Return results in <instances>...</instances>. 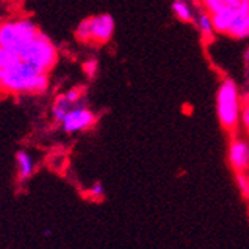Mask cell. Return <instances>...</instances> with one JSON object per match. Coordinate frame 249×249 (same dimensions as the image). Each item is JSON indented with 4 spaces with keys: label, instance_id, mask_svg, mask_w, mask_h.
I'll use <instances>...</instances> for the list:
<instances>
[{
    "label": "cell",
    "instance_id": "1",
    "mask_svg": "<svg viewBox=\"0 0 249 249\" xmlns=\"http://www.w3.org/2000/svg\"><path fill=\"white\" fill-rule=\"evenodd\" d=\"M0 88L9 93H43L48 88V73H39L33 66L17 57L0 71Z\"/></svg>",
    "mask_w": 249,
    "mask_h": 249
},
{
    "label": "cell",
    "instance_id": "2",
    "mask_svg": "<svg viewBox=\"0 0 249 249\" xmlns=\"http://www.w3.org/2000/svg\"><path fill=\"white\" fill-rule=\"evenodd\" d=\"M12 51H15L22 61L33 66L39 73H48L57 63V48L42 32Z\"/></svg>",
    "mask_w": 249,
    "mask_h": 249
},
{
    "label": "cell",
    "instance_id": "3",
    "mask_svg": "<svg viewBox=\"0 0 249 249\" xmlns=\"http://www.w3.org/2000/svg\"><path fill=\"white\" fill-rule=\"evenodd\" d=\"M216 112L221 125L227 131H234L242 118V102L237 85L233 79H224L216 93Z\"/></svg>",
    "mask_w": 249,
    "mask_h": 249
},
{
    "label": "cell",
    "instance_id": "4",
    "mask_svg": "<svg viewBox=\"0 0 249 249\" xmlns=\"http://www.w3.org/2000/svg\"><path fill=\"white\" fill-rule=\"evenodd\" d=\"M39 29L32 19H15L0 24V48L17 50L21 45L39 35Z\"/></svg>",
    "mask_w": 249,
    "mask_h": 249
},
{
    "label": "cell",
    "instance_id": "5",
    "mask_svg": "<svg viewBox=\"0 0 249 249\" xmlns=\"http://www.w3.org/2000/svg\"><path fill=\"white\" fill-rule=\"evenodd\" d=\"M96 121H97L96 115L89 109H87L85 103L81 99L73 105L69 114L66 115V118L61 123V127L66 133H76V131L91 128L96 124Z\"/></svg>",
    "mask_w": 249,
    "mask_h": 249
},
{
    "label": "cell",
    "instance_id": "6",
    "mask_svg": "<svg viewBox=\"0 0 249 249\" xmlns=\"http://www.w3.org/2000/svg\"><path fill=\"white\" fill-rule=\"evenodd\" d=\"M229 164L234 173H246L249 170V142L233 138L229 145Z\"/></svg>",
    "mask_w": 249,
    "mask_h": 249
},
{
    "label": "cell",
    "instance_id": "7",
    "mask_svg": "<svg viewBox=\"0 0 249 249\" xmlns=\"http://www.w3.org/2000/svg\"><path fill=\"white\" fill-rule=\"evenodd\" d=\"M115 30V21L109 14L91 17V40L97 43H107Z\"/></svg>",
    "mask_w": 249,
    "mask_h": 249
},
{
    "label": "cell",
    "instance_id": "8",
    "mask_svg": "<svg viewBox=\"0 0 249 249\" xmlns=\"http://www.w3.org/2000/svg\"><path fill=\"white\" fill-rule=\"evenodd\" d=\"M17 170H18V180L26 182L35 173V161L33 157L27 151L17 152Z\"/></svg>",
    "mask_w": 249,
    "mask_h": 249
},
{
    "label": "cell",
    "instance_id": "9",
    "mask_svg": "<svg viewBox=\"0 0 249 249\" xmlns=\"http://www.w3.org/2000/svg\"><path fill=\"white\" fill-rule=\"evenodd\" d=\"M227 35L234 37V39L249 37V6L246 9H243L239 15H236Z\"/></svg>",
    "mask_w": 249,
    "mask_h": 249
},
{
    "label": "cell",
    "instance_id": "10",
    "mask_svg": "<svg viewBox=\"0 0 249 249\" xmlns=\"http://www.w3.org/2000/svg\"><path fill=\"white\" fill-rule=\"evenodd\" d=\"M72 107H73V105L69 102V99L66 97V94H60L55 99L54 105H53V117H54V120L61 124Z\"/></svg>",
    "mask_w": 249,
    "mask_h": 249
},
{
    "label": "cell",
    "instance_id": "11",
    "mask_svg": "<svg viewBox=\"0 0 249 249\" xmlns=\"http://www.w3.org/2000/svg\"><path fill=\"white\" fill-rule=\"evenodd\" d=\"M197 27L201 33L203 37L206 39H212L213 37V24H212V17L211 14H206V12H201L198 14L197 17Z\"/></svg>",
    "mask_w": 249,
    "mask_h": 249
},
{
    "label": "cell",
    "instance_id": "12",
    "mask_svg": "<svg viewBox=\"0 0 249 249\" xmlns=\"http://www.w3.org/2000/svg\"><path fill=\"white\" fill-rule=\"evenodd\" d=\"M172 8H173L176 18H179L180 21H184V22L193 21V9L190 8L187 2H184V0H175Z\"/></svg>",
    "mask_w": 249,
    "mask_h": 249
},
{
    "label": "cell",
    "instance_id": "13",
    "mask_svg": "<svg viewBox=\"0 0 249 249\" xmlns=\"http://www.w3.org/2000/svg\"><path fill=\"white\" fill-rule=\"evenodd\" d=\"M76 39L82 42H89L91 40V18H87L81 21L76 29Z\"/></svg>",
    "mask_w": 249,
    "mask_h": 249
},
{
    "label": "cell",
    "instance_id": "14",
    "mask_svg": "<svg viewBox=\"0 0 249 249\" xmlns=\"http://www.w3.org/2000/svg\"><path fill=\"white\" fill-rule=\"evenodd\" d=\"M234 178L239 191L245 196L249 191V176L246 173H234Z\"/></svg>",
    "mask_w": 249,
    "mask_h": 249
},
{
    "label": "cell",
    "instance_id": "15",
    "mask_svg": "<svg viewBox=\"0 0 249 249\" xmlns=\"http://www.w3.org/2000/svg\"><path fill=\"white\" fill-rule=\"evenodd\" d=\"M201 2H203V5H205V8L208 9V12L212 15V14L218 12L219 9H222L227 0H201Z\"/></svg>",
    "mask_w": 249,
    "mask_h": 249
},
{
    "label": "cell",
    "instance_id": "16",
    "mask_svg": "<svg viewBox=\"0 0 249 249\" xmlns=\"http://www.w3.org/2000/svg\"><path fill=\"white\" fill-rule=\"evenodd\" d=\"M89 196H91V198L93 200H102L103 197H105V188H103V185L100 184V182H96L91 188H89Z\"/></svg>",
    "mask_w": 249,
    "mask_h": 249
},
{
    "label": "cell",
    "instance_id": "17",
    "mask_svg": "<svg viewBox=\"0 0 249 249\" xmlns=\"http://www.w3.org/2000/svg\"><path fill=\"white\" fill-rule=\"evenodd\" d=\"M96 69H97V61L96 60H89L84 64V71L88 76H94L96 73Z\"/></svg>",
    "mask_w": 249,
    "mask_h": 249
},
{
    "label": "cell",
    "instance_id": "18",
    "mask_svg": "<svg viewBox=\"0 0 249 249\" xmlns=\"http://www.w3.org/2000/svg\"><path fill=\"white\" fill-rule=\"evenodd\" d=\"M66 97L69 99V102L72 103V105H75L76 102H79L81 99H82V96H81V91L78 88H75V89H71V91H67L66 93Z\"/></svg>",
    "mask_w": 249,
    "mask_h": 249
},
{
    "label": "cell",
    "instance_id": "19",
    "mask_svg": "<svg viewBox=\"0 0 249 249\" xmlns=\"http://www.w3.org/2000/svg\"><path fill=\"white\" fill-rule=\"evenodd\" d=\"M242 121L246 125V128L249 127V99L245 102V105L242 106Z\"/></svg>",
    "mask_w": 249,
    "mask_h": 249
},
{
    "label": "cell",
    "instance_id": "20",
    "mask_svg": "<svg viewBox=\"0 0 249 249\" xmlns=\"http://www.w3.org/2000/svg\"><path fill=\"white\" fill-rule=\"evenodd\" d=\"M245 197H246V200H248V203H249V191H248V193L245 194Z\"/></svg>",
    "mask_w": 249,
    "mask_h": 249
},
{
    "label": "cell",
    "instance_id": "21",
    "mask_svg": "<svg viewBox=\"0 0 249 249\" xmlns=\"http://www.w3.org/2000/svg\"><path fill=\"white\" fill-rule=\"evenodd\" d=\"M15 2H21V0H15Z\"/></svg>",
    "mask_w": 249,
    "mask_h": 249
},
{
    "label": "cell",
    "instance_id": "22",
    "mask_svg": "<svg viewBox=\"0 0 249 249\" xmlns=\"http://www.w3.org/2000/svg\"><path fill=\"white\" fill-rule=\"evenodd\" d=\"M248 134H249V127H248Z\"/></svg>",
    "mask_w": 249,
    "mask_h": 249
}]
</instances>
